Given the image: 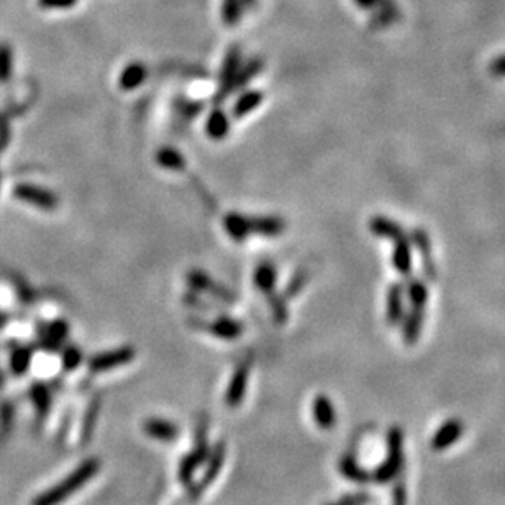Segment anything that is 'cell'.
<instances>
[{
	"instance_id": "cell-13",
	"label": "cell",
	"mask_w": 505,
	"mask_h": 505,
	"mask_svg": "<svg viewBox=\"0 0 505 505\" xmlns=\"http://www.w3.org/2000/svg\"><path fill=\"white\" fill-rule=\"evenodd\" d=\"M463 431H465V425H463V422H459L456 419L444 422V424L440 426L438 430H436L433 438H431V443H430L431 448H433L435 451H443V449L449 448L453 443H456L458 440L461 438Z\"/></svg>"
},
{
	"instance_id": "cell-28",
	"label": "cell",
	"mask_w": 505,
	"mask_h": 505,
	"mask_svg": "<svg viewBox=\"0 0 505 505\" xmlns=\"http://www.w3.org/2000/svg\"><path fill=\"white\" fill-rule=\"evenodd\" d=\"M31 402H33L35 410L38 415L45 417L51 407V392L43 383H35L30 389Z\"/></svg>"
},
{
	"instance_id": "cell-25",
	"label": "cell",
	"mask_w": 505,
	"mask_h": 505,
	"mask_svg": "<svg viewBox=\"0 0 505 505\" xmlns=\"http://www.w3.org/2000/svg\"><path fill=\"white\" fill-rule=\"evenodd\" d=\"M403 330L402 337L407 344H413L419 339L422 327H424V310L412 309L410 314L403 316Z\"/></svg>"
},
{
	"instance_id": "cell-12",
	"label": "cell",
	"mask_w": 505,
	"mask_h": 505,
	"mask_svg": "<svg viewBox=\"0 0 505 505\" xmlns=\"http://www.w3.org/2000/svg\"><path fill=\"white\" fill-rule=\"evenodd\" d=\"M312 417L315 425L321 430H333L337 425V410L332 399L325 394H319L312 401Z\"/></svg>"
},
{
	"instance_id": "cell-18",
	"label": "cell",
	"mask_w": 505,
	"mask_h": 505,
	"mask_svg": "<svg viewBox=\"0 0 505 505\" xmlns=\"http://www.w3.org/2000/svg\"><path fill=\"white\" fill-rule=\"evenodd\" d=\"M338 471L348 481L358 482V484H364V482L371 481V472L366 471L351 454H344V456L339 458Z\"/></svg>"
},
{
	"instance_id": "cell-14",
	"label": "cell",
	"mask_w": 505,
	"mask_h": 505,
	"mask_svg": "<svg viewBox=\"0 0 505 505\" xmlns=\"http://www.w3.org/2000/svg\"><path fill=\"white\" fill-rule=\"evenodd\" d=\"M251 235L261 237H279L286 230V222L281 217H271V215H255L250 217Z\"/></svg>"
},
{
	"instance_id": "cell-23",
	"label": "cell",
	"mask_w": 505,
	"mask_h": 505,
	"mask_svg": "<svg viewBox=\"0 0 505 505\" xmlns=\"http://www.w3.org/2000/svg\"><path fill=\"white\" fill-rule=\"evenodd\" d=\"M403 319V287L394 284L387 294V321L390 325L401 323Z\"/></svg>"
},
{
	"instance_id": "cell-40",
	"label": "cell",
	"mask_w": 505,
	"mask_h": 505,
	"mask_svg": "<svg viewBox=\"0 0 505 505\" xmlns=\"http://www.w3.org/2000/svg\"><path fill=\"white\" fill-rule=\"evenodd\" d=\"M343 502H346L348 505H366L369 502V495L364 492H356V494H348L342 497Z\"/></svg>"
},
{
	"instance_id": "cell-1",
	"label": "cell",
	"mask_w": 505,
	"mask_h": 505,
	"mask_svg": "<svg viewBox=\"0 0 505 505\" xmlns=\"http://www.w3.org/2000/svg\"><path fill=\"white\" fill-rule=\"evenodd\" d=\"M100 467H102V463H100L99 458L92 456L84 459L74 471L69 472V474L64 477V479L59 481L56 486H53V488H49L48 490H45V492L36 495L31 505L64 504L69 497H72L76 492H79L87 482L94 479V477L99 474Z\"/></svg>"
},
{
	"instance_id": "cell-19",
	"label": "cell",
	"mask_w": 505,
	"mask_h": 505,
	"mask_svg": "<svg viewBox=\"0 0 505 505\" xmlns=\"http://www.w3.org/2000/svg\"><path fill=\"white\" fill-rule=\"evenodd\" d=\"M394 251H392V264L401 274H408L412 271V245L408 238L402 237L394 241Z\"/></svg>"
},
{
	"instance_id": "cell-41",
	"label": "cell",
	"mask_w": 505,
	"mask_h": 505,
	"mask_svg": "<svg viewBox=\"0 0 505 505\" xmlns=\"http://www.w3.org/2000/svg\"><path fill=\"white\" fill-rule=\"evenodd\" d=\"M489 71H490V74L495 76V77L505 76V54H502V56H499V58H495L494 61L490 63Z\"/></svg>"
},
{
	"instance_id": "cell-24",
	"label": "cell",
	"mask_w": 505,
	"mask_h": 505,
	"mask_svg": "<svg viewBox=\"0 0 505 505\" xmlns=\"http://www.w3.org/2000/svg\"><path fill=\"white\" fill-rule=\"evenodd\" d=\"M67 335H69V323H67V321L54 320L53 323L45 330L43 346L49 351L58 350V348L64 343V339L67 338Z\"/></svg>"
},
{
	"instance_id": "cell-3",
	"label": "cell",
	"mask_w": 505,
	"mask_h": 505,
	"mask_svg": "<svg viewBox=\"0 0 505 505\" xmlns=\"http://www.w3.org/2000/svg\"><path fill=\"white\" fill-rule=\"evenodd\" d=\"M387 458L376 467L371 479L379 484H387L401 474L403 467V433L401 428L394 426L387 433Z\"/></svg>"
},
{
	"instance_id": "cell-9",
	"label": "cell",
	"mask_w": 505,
	"mask_h": 505,
	"mask_svg": "<svg viewBox=\"0 0 505 505\" xmlns=\"http://www.w3.org/2000/svg\"><path fill=\"white\" fill-rule=\"evenodd\" d=\"M195 327L205 330L214 337H217L220 339H232L240 338L243 335V327L241 321H238L235 319H230V316H218L214 321H204V320H195Z\"/></svg>"
},
{
	"instance_id": "cell-15",
	"label": "cell",
	"mask_w": 505,
	"mask_h": 505,
	"mask_svg": "<svg viewBox=\"0 0 505 505\" xmlns=\"http://www.w3.org/2000/svg\"><path fill=\"white\" fill-rule=\"evenodd\" d=\"M223 228H225V232L228 233V237L237 243L246 241L251 235L250 217H245V215H241V214L230 212L225 215Z\"/></svg>"
},
{
	"instance_id": "cell-30",
	"label": "cell",
	"mask_w": 505,
	"mask_h": 505,
	"mask_svg": "<svg viewBox=\"0 0 505 505\" xmlns=\"http://www.w3.org/2000/svg\"><path fill=\"white\" fill-rule=\"evenodd\" d=\"M99 413H100V399H94L87 407L86 415H84V424H82V430H81V436H82V443H87L92 438V433L95 430V424H97L99 419Z\"/></svg>"
},
{
	"instance_id": "cell-27",
	"label": "cell",
	"mask_w": 505,
	"mask_h": 505,
	"mask_svg": "<svg viewBox=\"0 0 505 505\" xmlns=\"http://www.w3.org/2000/svg\"><path fill=\"white\" fill-rule=\"evenodd\" d=\"M156 163L159 164L161 168L168 169V171H182L186 168V159L184 156L179 153L177 150L174 148H161L158 153H156Z\"/></svg>"
},
{
	"instance_id": "cell-29",
	"label": "cell",
	"mask_w": 505,
	"mask_h": 505,
	"mask_svg": "<svg viewBox=\"0 0 505 505\" xmlns=\"http://www.w3.org/2000/svg\"><path fill=\"white\" fill-rule=\"evenodd\" d=\"M243 7L241 0H222V7H220V15H222V22L227 26H235L241 22Z\"/></svg>"
},
{
	"instance_id": "cell-33",
	"label": "cell",
	"mask_w": 505,
	"mask_h": 505,
	"mask_svg": "<svg viewBox=\"0 0 505 505\" xmlns=\"http://www.w3.org/2000/svg\"><path fill=\"white\" fill-rule=\"evenodd\" d=\"M407 296L412 302V309H422L425 310L426 300H428V291L426 286L422 281H412L407 287Z\"/></svg>"
},
{
	"instance_id": "cell-37",
	"label": "cell",
	"mask_w": 505,
	"mask_h": 505,
	"mask_svg": "<svg viewBox=\"0 0 505 505\" xmlns=\"http://www.w3.org/2000/svg\"><path fill=\"white\" fill-rule=\"evenodd\" d=\"M307 279H309V275H307L305 271H300V273H297L294 278L291 279V282L287 284L286 287V297H296L298 292L302 291V287L305 286L307 284Z\"/></svg>"
},
{
	"instance_id": "cell-6",
	"label": "cell",
	"mask_w": 505,
	"mask_h": 505,
	"mask_svg": "<svg viewBox=\"0 0 505 505\" xmlns=\"http://www.w3.org/2000/svg\"><path fill=\"white\" fill-rule=\"evenodd\" d=\"M136 351L133 346H120L113 348V350L97 353L87 361V367L92 374H102L109 373V371H113L115 367L125 366L128 362L135 360Z\"/></svg>"
},
{
	"instance_id": "cell-2",
	"label": "cell",
	"mask_w": 505,
	"mask_h": 505,
	"mask_svg": "<svg viewBox=\"0 0 505 505\" xmlns=\"http://www.w3.org/2000/svg\"><path fill=\"white\" fill-rule=\"evenodd\" d=\"M225 458H227V443L223 440H220L212 447V449H209V454H207V459L204 463V474L199 481L191 482L187 486V494L186 499L189 502H195L202 497V494L205 492L210 486L217 481V477L222 471V467L225 465Z\"/></svg>"
},
{
	"instance_id": "cell-17",
	"label": "cell",
	"mask_w": 505,
	"mask_h": 505,
	"mask_svg": "<svg viewBox=\"0 0 505 505\" xmlns=\"http://www.w3.org/2000/svg\"><path fill=\"white\" fill-rule=\"evenodd\" d=\"M228 131H230V117L220 107L214 109L212 112L209 113L205 122L207 136L218 141L223 140V138L228 135Z\"/></svg>"
},
{
	"instance_id": "cell-42",
	"label": "cell",
	"mask_w": 505,
	"mask_h": 505,
	"mask_svg": "<svg viewBox=\"0 0 505 505\" xmlns=\"http://www.w3.org/2000/svg\"><path fill=\"white\" fill-rule=\"evenodd\" d=\"M407 500V490L403 488V484H397V488L394 489V505H406Z\"/></svg>"
},
{
	"instance_id": "cell-4",
	"label": "cell",
	"mask_w": 505,
	"mask_h": 505,
	"mask_svg": "<svg viewBox=\"0 0 505 505\" xmlns=\"http://www.w3.org/2000/svg\"><path fill=\"white\" fill-rule=\"evenodd\" d=\"M207 454H209V443H207V430L205 425H200V428L197 430L195 443L189 453L186 454L181 459L177 467V477L179 482L182 486H189L191 482H194V476L199 467L204 465Z\"/></svg>"
},
{
	"instance_id": "cell-32",
	"label": "cell",
	"mask_w": 505,
	"mask_h": 505,
	"mask_svg": "<svg viewBox=\"0 0 505 505\" xmlns=\"http://www.w3.org/2000/svg\"><path fill=\"white\" fill-rule=\"evenodd\" d=\"M31 358H33V353H31L30 348L22 346V348H18V350L13 351L12 360H10L12 373L15 376L25 374L31 364Z\"/></svg>"
},
{
	"instance_id": "cell-45",
	"label": "cell",
	"mask_w": 505,
	"mask_h": 505,
	"mask_svg": "<svg viewBox=\"0 0 505 505\" xmlns=\"http://www.w3.org/2000/svg\"><path fill=\"white\" fill-rule=\"evenodd\" d=\"M327 505H348L346 502H343V500H339V502H335V504H327Z\"/></svg>"
},
{
	"instance_id": "cell-5",
	"label": "cell",
	"mask_w": 505,
	"mask_h": 505,
	"mask_svg": "<svg viewBox=\"0 0 505 505\" xmlns=\"http://www.w3.org/2000/svg\"><path fill=\"white\" fill-rule=\"evenodd\" d=\"M241 67V49L238 46H232L225 54L222 69L218 76V89L215 94V102L220 104L235 90V79Z\"/></svg>"
},
{
	"instance_id": "cell-26",
	"label": "cell",
	"mask_w": 505,
	"mask_h": 505,
	"mask_svg": "<svg viewBox=\"0 0 505 505\" xmlns=\"http://www.w3.org/2000/svg\"><path fill=\"white\" fill-rule=\"evenodd\" d=\"M376 15L373 17V26L374 29H385V26L392 25L394 22L399 20V12L397 3L394 0H380V6L376 8Z\"/></svg>"
},
{
	"instance_id": "cell-20",
	"label": "cell",
	"mask_w": 505,
	"mask_h": 505,
	"mask_svg": "<svg viewBox=\"0 0 505 505\" xmlns=\"http://www.w3.org/2000/svg\"><path fill=\"white\" fill-rule=\"evenodd\" d=\"M263 100H264V94L261 90H245L240 97L235 100V104H233L232 115L235 118L245 117V115L255 112Z\"/></svg>"
},
{
	"instance_id": "cell-8",
	"label": "cell",
	"mask_w": 505,
	"mask_h": 505,
	"mask_svg": "<svg viewBox=\"0 0 505 505\" xmlns=\"http://www.w3.org/2000/svg\"><path fill=\"white\" fill-rule=\"evenodd\" d=\"M248 379H250V362L245 361L240 366H237L235 373L230 379L227 392H225L223 402L228 408L240 407L246 397Z\"/></svg>"
},
{
	"instance_id": "cell-35",
	"label": "cell",
	"mask_w": 505,
	"mask_h": 505,
	"mask_svg": "<svg viewBox=\"0 0 505 505\" xmlns=\"http://www.w3.org/2000/svg\"><path fill=\"white\" fill-rule=\"evenodd\" d=\"M13 54L7 43H0V84H6L12 76Z\"/></svg>"
},
{
	"instance_id": "cell-10",
	"label": "cell",
	"mask_w": 505,
	"mask_h": 505,
	"mask_svg": "<svg viewBox=\"0 0 505 505\" xmlns=\"http://www.w3.org/2000/svg\"><path fill=\"white\" fill-rule=\"evenodd\" d=\"M187 282H189V287L192 289V291L197 294L199 292L212 294L214 297H217V298H220V300H225V302L235 300V296H233L228 289L220 286V284L215 282L209 274L204 273V271H200V269L191 271V273L187 274Z\"/></svg>"
},
{
	"instance_id": "cell-44",
	"label": "cell",
	"mask_w": 505,
	"mask_h": 505,
	"mask_svg": "<svg viewBox=\"0 0 505 505\" xmlns=\"http://www.w3.org/2000/svg\"><path fill=\"white\" fill-rule=\"evenodd\" d=\"M243 7H245V10H252V8H256V6H258V0H241Z\"/></svg>"
},
{
	"instance_id": "cell-31",
	"label": "cell",
	"mask_w": 505,
	"mask_h": 505,
	"mask_svg": "<svg viewBox=\"0 0 505 505\" xmlns=\"http://www.w3.org/2000/svg\"><path fill=\"white\" fill-rule=\"evenodd\" d=\"M263 69V59L261 58H252L251 61L246 64H241L240 71H238L237 79H235V90L243 89L248 82H250L252 77H256Z\"/></svg>"
},
{
	"instance_id": "cell-11",
	"label": "cell",
	"mask_w": 505,
	"mask_h": 505,
	"mask_svg": "<svg viewBox=\"0 0 505 505\" xmlns=\"http://www.w3.org/2000/svg\"><path fill=\"white\" fill-rule=\"evenodd\" d=\"M141 430H143V433L148 438L163 443L176 442L179 435H181V430H179V426L174 422L159 419V417H150V419H146L141 424Z\"/></svg>"
},
{
	"instance_id": "cell-43",
	"label": "cell",
	"mask_w": 505,
	"mask_h": 505,
	"mask_svg": "<svg viewBox=\"0 0 505 505\" xmlns=\"http://www.w3.org/2000/svg\"><path fill=\"white\" fill-rule=\"evenodd\" d=\"M362 10H376L380 6V0H353Z\"/></svg>"
},
{
	"instance_id": "cell-7",
	"label": "cell",
	"mask_w": 505,
	"mask_h": 505,
	"mask_svg": "<svg viewBox=\"0 0 505 505\" xmlns=\"http://www.w3.org/2000/svg\"><path fill=\"white\" fill-rule=\"evenodd\" d=\"M13 195L20 202L30 204L43 210H54L59 205L58 195L51 191L35 186V184H18L13 189Z\"/></svg>"
},
{
	"instance_id": "cell-22",
	"label": "cell",
	"mask_w": 505,
	"mask_h": 505,
	"mask_svg": "<svg viewBox=\"0 0 505 505\" xmlns=\"http://www.w3.org/2000/svg\"><path fill=\"white\" fill-rule=\"evenodd\" d=\"M275 281H278V271H275V266L269 263V261L261 263L255 269V286L259 289V292L266 294V296L273 294Z\"/></svg>"
},
{
	"instance_id": "cell-38",
	"label": "cell",
	"mask_w": 505,
	"mask_h": 505,
	"mask_svg": "<svg viewBox=\"0 0 505 505\" xmlns=\"http://www.w3.org/2000/svg\"><path fill=\"white\" fill-rule=\"evenodd\" d=\"M410 240H412L413 245H415L417 248H419L420 255H422V252H424L425 256H428V252H430V246H431V245H430V238H428V235H426V233L424 232V230H415V232L412 233V238H410Z\"/></svg>"
},
{
	"instance_id": "cell-36",
	"label": "cell",
	"mask_w": 505,
	"mask_h": 505,
	"mask_svg": "<svg viewBox=\"0 0 505 505\" xmlns=\"http://www.w3.org/2000/svg\"><path fill=\"white\" fill-rule=\"evenodd\" d=\"M269 307H271V312H273L275 323H279V325L286 323L289 312H287V305H286V300H284V297L278 296L275 292L269 294Z\"/></svg>"
},
{
	"instance_id": "cell-39",
	"label": "cell",
	"mask_w": 505,
	"mask_h": 505,
	"mask_svg": "<svg viewBox=\"0 0 505 505\" xmlns=\"http://www.w3.org/2000/svg\"><path fill=\"white\" fill-rule=\"evenodd\" d=\"M77 3V0H38V6L48 10H61V8H71Z\"/></svg>"
},
{
	"instance_id": "cell-16",
	"label": "cell",
	"mask_w": 505,
	"mask_h": 505,
	"mask_svg": "<svg viewBox=\"0 0 505 505\" xmlns=\"http://www.w3.org/2000/svg\"><path fill=\"white\" fill-rule=\"evenodd\" d=\"M148 77V67L145 66L141 61H133L128 63L125 67H123L120 77H118V86L122 87L123 90H135L140 87Z\"/></svg>"
},
{
	"instance_id": "cell-34",
	"label": "cell",
	"mask_w": 505,
	"mask_h": 505,
	"mask_svg": "<svg viewBox=\"0 0 505 505\" xmlns=\"http://www.w3.org/2000/svg\"><path fill=\"white\" fill-rule=\"evenodd\" d=\"M84 361V353L79 348L74 346V344H69L63 350V356H61V364L63 369L67 371V373H72L76 371L77 367L82 364Z\"/></svg>"
},
{
	"instance_id": "cell-21",
	"label": "cell",
	"mask_w": 505,
	"mask_h": 505,
	"mask_svg": "<svg viewBox=\"0 0 505 505\" xmlns=\"http://www.w3.org/2000/svg\"><path fill=\"white\" fill-rule=\"evenodd\" d=\"M369 228L376 237L385 238V240L396 241V240H399V238L406 237V232H403V228L401 227V225H399L397 222H394V220L385 218V217H374L373 220H371Z\"/></svg>"
}]
</instances>
